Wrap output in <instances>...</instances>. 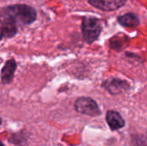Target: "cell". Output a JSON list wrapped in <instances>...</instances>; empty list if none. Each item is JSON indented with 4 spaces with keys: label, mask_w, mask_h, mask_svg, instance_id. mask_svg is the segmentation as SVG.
<instances>
[{
    "label": "cell",
    "mask_w": 147,
    "mask_h": 146,
    "mask_svg": "<svg viewBox=\"0 0 147 146\" xmlns=\"http://www.w3.org/2000/svg\"><path fill=\"white\" fill-rule=\"evenodd\" d=\"M37 10L26 3L6 5L0 9V22H8L17 28L33 24L37 19Z\"/></svg>",
    "instance_id": "1"
},
{
    "label": "cell",
    "mask_w": 147,
    "mask_h": 146,
    "mask_svg": "<svg viewBox=\"0 0 147 146\" xmlns=\"http://www.w3.org/2000/svg\"><path fill=\"white\" fill-rule=\"evenodd\" d=\"M81 32L85 43L91 45L96 42L102 32V24L100 19L92 15H85L81 22Z\"/></svg>",
    "instance_id": "2"
},
{
    "label": "cell",
    "mask_w": 147,
    "mask_h": 146,
    "mask_svg": "<svg viewBox=\"0 0 147 146\" xmlns=\"http://www.w3.org/2000/svg\"><path fill=\"white\" fill-rule=\"evenodd\" d=\"M74 109L77 113L90 117L99 116L102 111L96 100L90 96H80L74 102Z\"/></svg>",
    "instance_id": "3"
},
{
    "label": "cell",
    "mask_w": 147,
    "mask_h": 146,
    "mask_svg": "<svg viewBox=\"0 0 147 146\" xmlns=\"http://www.w3.org/2000/svg\"><path fill=\"white\" fill-rule=\"evenodd\" d=\"M101 87L111 96H119L130 90L131 85L128 81L120 77H111L103 80Z\"/></svg>",
    "instance_id": "4"
},
{
    "label": "cell",
    "mask_w": 147,
    "mask_h": 146,
    "mask_svg": "<svg viewBox=\"0 0 147 146\" xmlns=\"http://www.w3.org/2000/svg\"><path fill=\"white\" fill-rule=\"evenodd\" d=\"M87 2L96 9L104 12H111L125 6L127 0H87Z\"/></svg>",
    "instance_id": "5"
},
{
    "label": "cell",
    "mask_w": 147,
    "mask_h": 146,
    "mask_svg": "<svg viewBox=\"0 0 147 146\" xmlns=\"http://www.w3.org/2000/svg\"><path fill=\"white\" fill-rule=\"evenodd\" d=\"M17 69V62L14 58L5 61L0 71V81L3 85L10 84L15 77V73Z\"/></svg>",
    "instance_id": "6"
},
{
    "label": "cell",
    "mask_w": 147,
    "mask_h": 146,
    "mask_svg": "<svg viewBox=\"0 0 147 146\" xmlns=\"http://www.w3.org/2000/svg\"><path fill=\"white\" fill-rule=\"evenodd\" d=\"M105 120L111 131H118L126 126V121L122 115L116 110H108L105 115Z\"/></svg>",
    "instance_id": "7"
},
{
    "label": "cell",
    "mask_w": 147,
    "mask_h": 146,
    "mask_svg": "<svg viewBox=\"0 0 147 146\" xmlns=\"http://www.w3.org/2000/svg\"><path fill=\"white\" fill-rule=\"evenodd\" d=\"M117 22L123 28H136L140 25V16L134 12H127L123 15L117 16Z\"/></svg>",
    "instance_id": "8"
},
{
    "label": "cell",
    "mask_w": 147,
    "mask_h": 146,
    "mask_svg": "<svg viewBox=\"0 0 147 146\" xmlns=\"http://www.w3.org/2000/svg\"><path fill=\"white\" fill-rule=\"evenodd\" d=\"M19 28L8 22H0V41L14 38L18 34Z\"/></svg>",
    "instance_id": "9"
},
{
    "label": "cell",
    "mask_w": 147,
    "mask_h": 146,
    "mask_svg": "<svg viewBox=\"0 0 147 146\" xmlns=\"http://www.w3.org/2000/svg\"><path fill=\"white\" fill-rule=\"evenodd\" d=\"M29 139V133L25 131L22 130L20 132L12 133L9 138V142L17 146L25 145Z\"/></svg>",
    "instance_id": "10"
},
{
    "label": "cell",
    "mask_w": 147,
    "mask_h": 146,
    "mask_svg": "<svg viewBox=\"0 0 147 146\" xmlns=\"http://www.w3.org/2000/svg\"><path fill=\"white\" fill-rule=\"evenodd\" d=\"M132 142L134 146H146V138L145 135H132Z\"/></svg>",
    "instance_id": "11"
},
{
    "label": "cell",
    "mask_w": 147,
    "mask_h": 146,
    "mask_svg": "<svg viewBox=\"0 0 147 146\" xmlns=\"http://www.w3.org/2000/svg\"><path fill=\"white\" fill-rule=\"evenodd\" d=\"M125 56H126V58L130 59H132V60L138 61V62L140 63V64H144V63H145V59H144L141 56H140V55H138V54H136V53H134V52L127 51V52H125Z\"/></svg>",
    "instance_id": "12"
},
{
    "label": "cell",
    "mask_w": 147,
    "mask_h": 146,
    "mask_svg": "<svg viewBox=\"0 0 147 146\" xmlns=\"http://www.w3.org/2000/svg\"><path fill=\"white\" fill-rule=\"evenodd\" d=\"M2 123H3V119H2L1 116H0V126L2 125Z\"/></svg>",
    "instance_id": "13"
},
{
    "label": "cell",
    "mask_w": 147,
    "mask_h": 146,
    "mask_svg": "<svg viewBox=\"0 0 147 146\" xmlns=\"http://www.w3.org/2000/svg\"><path fill=\"white\" fill-rule=\"evenodd\" d=\"M0 146H4V145H3V143H2L1 141H0Z\"/></svg>",
    "instance_id": "14"
}]
</instances>
